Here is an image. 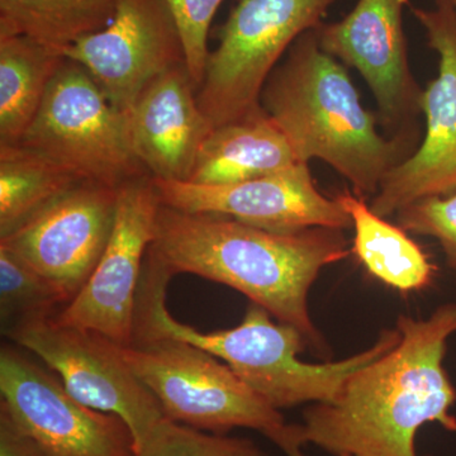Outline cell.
I'll return each mask as SVG.
<instances>
[{
    "mask_svg": "<svg viewBox=\"0 0 456 456\" xmlns=\"http://www.w3.org/2000/svg\"><path fill=\"white\" fill-rule=\"evenodd\" d=\"M338 0H237L209 53L198 104L212 127L260 107L269 75Z\"/></svg>",
    "mask_w": 456,
    "mask_h": 456,
    "instance_id": "7",
    "label": "cell"
},
{
    "mask_svg": "<svg viewBox=\"0 0 456 456\" xmlns=\"http://www.w3.org/2000/svg\"><path fill=\"white\" fill-rule=\"evenodd\" d=\"M452 4H454V7L456 9V0H452Z\"/></svg>",
    "mask_w": 456,
    "mask_h": 456,
    "instance_id": "28",
    "label": "cell"
},
{
    "mask_svg": "<svg viewBox=\"0 0 456 456\" xmlns=\"http://www.w3.org/2000/svg\"><path fill=\"white\" fill-rule=\"evenodd\" d=\"M395 216L398 226L406 232L436 239L448 265L456 272V191L446 196L422 198L399 209Z\"/></svg>",
    "mask_w": 456,
    "mask_h": 456,
    "instance_id": "25",
    "label": "cell"
},
{
    "mask_svg": "<svg viewBox=\"0 0 456 456\" xmlns=\"http://www.w3.org/2000/svg\"><path fill=\"white\" fill-rule=\"evenodd\" d=\"M173 275L147 253L137 293L134 342L173 338L212 354L270 406L283 408L335 401L342 387L360 368L388 353L401 340L395 330H384L367 350L340 362L310 364L298 359L308 345L298 329L274 322L272 314L251 303L244 320L231 330L200 332L180 323L167 311V288Z\"/></svg>",
    "mask_w": 456,
    "mask_h": 456,
    "instance_id": "4",
    "label": "cell"
},
{
    "mask_svg": "<svg viewBox=\"0 0 456 456\" xmlns=\"http://www.w3.org/2000/svg\"><path fill=\"white\" fill-rule=\"evenodd\" d=\"M336 200L349 213L355 231L351 253L373 277L401 292L422 290L432 283L436 269L406 231L378 216L365 198L350 191Z\"/></svg>",
    "mask_w": 456,
    "mask_h": 456,
    "instance_id": "18",
    "label": "cell"
},
{
    "mask_svg": "<svg viewBox=\"0 0 456 456\" xmlns=\"http://www.w3.org/2000/svg\"><path fill=\"white\" fill-rule=\"evenodd\" d=\"M3 335L59 374L77 401L122 419L134 450L167 419L158 399L123 359L121 346L103 335L62 325L53 316L20 323Z\"/></svg>",
    "mask_w": 456,
    "mask_h": 456,
    "instance_id": "8",
    "label": "cell"
},
{
    "mask_svg": "<svg viewBox=\"0 0 456 456\" xmlns=\"http://www.w3.org/2000/svg\"><path fill=\"white\" fill-rule=\"evenodd\" d=\"M0 456H45L3 408H0Z\"/></svg>",
    "mask_w": 456,
    "mask_h": 456,
    "instance_id": "26",
    "label": "cell"
},
{
    "mask_svg": "<svg viewBox=\"0 0 456 456\" xmlns=\"http://www.w3.org/2000/svg\"><path fill=\"white\" fill-rule=\"evenodd\" d=\"M116 5L117 0H0V37L23 36L61 53L106 28Z\"/></svg>",
    "mask_w": 456,
    "mask_h": 456,
    "instance_id": "20",
    "label": "cell"
},
{
    "mask_svg": "<svg viewBox=\"0 0 456 456\" xmlns=\"http://www.w3.org/2000/svg\"><path fill=\"white\" fill-rule=\"evenodd\" d=\"M134 456H263L253 441L197 430L164 419L134 450Z\"/></svg>",
    "mask_w": 456,
    "mask_h": 456,
    "instance_id": "23",
    "label": "cell"
},
{
    "mask_svg": "<svg viewBox=\"0 0 456 456\" xmlns=\"http://www.w3.org/2000/svg\"><path fill=\"white\" fill-rule=\"evenodd\" d=\"M64 59L31 38L0 37V145L22 139Z\"/></svg>",
    "mask_w": 456,
    "mask_h": 456,
    "instance_id": "19",
    "label": "cell"
},
{
    "mask_svg": "<svg viewBox=\"0 0 456 456\" xmlns=\"http://www.w3.org/2000/svg\"><path fill=\"white\" fill-rule=\"evenodd\" d=\"M118 189L80 182L0 239L69 302L97 268L114 227Z\"/></svg>",
    "mask_w": 456,
    "mask_h": 456,
    "instance_id": "13",
    "label": "cell"
},
{
    "mask_svg": "<svg viewBox=\"0 0 456 456\" xmlns=\"http://www.w3.org/2000/svg\"><path fill=\"white\" fill-rule=\"evenodd\" d=\"M18 143L82 182L118 189L150 175L132 145L130 114L113 107L88 71L66 57Z\"/></svg>",
    "mask_w": 456,
    "mask_h": 456,
    "instance_id": "6",
    "label": "cell"
},
{
    "mask_svg": "<svg viewBox=\"0 0 456 456\" xmlns=\"http://www.w3.org/2000/svg\"><path fill=\"white\" fill-rule=\"evenodd\" d=\"M302 163L289 140L263 108L213 128L188 182L231 184L272 175Z\"/></svg>",
    "mask_w": 456,
    "mask_h": 456,
    "instance_id": "17",
    "label": "cell"
},
{
    "mask_svg": "<svg viewBox=\"0 0 456 456\" xmlns=\"http://www.w3.org/2000/svg\"><path fill=\"white\" fill-rule=\"evenodd\" d=\"M0 408L45 456H134L122 419L86 406L60 378L11 346L0 351Z\"/></svg>",
    "mask_w": 456,
    "mask_h": 456,
    "instance_id": "9",
    "label": "cell"
},
{
    "mask_svg": "<svg viewBox=\"0 0 456 456\" xmlns=\"http://www.w3.org/2000/svg\"><path fill=\"white\" fill-rule=\"evenodd\" d=\"M121 354L167 419L213 434L251 428L284 452L302 449L298 425H288L281 411L212 354L173 338L134 342Z\"/></svg>",
    "mask_w": 456,
    "mask_h": 456,
    "instance_id": "5",
    "label": "cell"
},
{
    "mask_svg": "<svg viewBox=\"0 0 456 456\" xmlns=\"http://www.w3.org/2000/svg\"><path fill=\"white\" fill-rule=\"evenodd\" d=\"M287 456H307L303 454L302 449H294L290 450V452H285ZM426 456H434V455H426Z\"/></svg>",
    "mask_w": 456,
    "mask_h": 456,
    "instance_id": "27",
    "label": "cell"
},
{
    "mask_svg": "<svg viewBox=\"0 0 456 456\" xmlns=\"http://www.w3.org/2000/svg\"><path fill=\"white\" fill-rule=\"evenodd\" d=\"M224 0H165L184 46L185 66L200 89L208 60V35L213 17Z\"/></svg>",
    "mask_w": 456,
    "mask_h": 456,
    "instance_id": "24",
    "label": "cell"
},
{
    "mask_svg": "<svg viewBox=\"0 0 456 456\" xmlns=\"http://www.w3.org/2000/svg\"><path fill=\"white\" fill-rule=\"evenodd\" d=\"M161 204L179 211L224 216L250 226L294 232L312 227L345 230L349 213L323 196L307 163L272 175L231 184H196L154 179Z\"/></svg>",
    "mask_w": 456,
    "mask_h": 456,
    "instance_id": "15",
    "label": "cell"
},
{
    "mask_svg": "<svg viewBox=\"0 0 456 456\" xmlns=\"http://www.w3.org/2000/svg\"><path fill=\"white\" fill-rule=\"evenodd\" d=\"M130 127L134 152L152 178L188 182L213 127L185 64L146 86L130 112Z\"/></svg>",
    "mask_w": 456,
    "mask_h": 456,
    "instance_id": "16",
    "label": "cell"
},
{
    "mask_svg": "<svg viewBox=\"0 0 456 456\" xmlns=\"http://www.w3.org/2000/svg\"><path fill=\"white\" fill-rule=\"evenodd\" d=\"M65 294L26 263L20 255L0 244V320L4 334L20 323L53 317Z\"/></svg>",
    "mask_w": 456,
    "mask_h": 456,
    "instance_id": "22",
    "label": "cell"
},
{
    "mask_svg": "<svg viewBox=\"0 0 456 456\" xmlns=\"http://www.w3.org/2000/svg\"><path fill=\"white\" fill-rule=\"evenodd\" d=\"M397 330L398 344L351 375L335 401L303 412V445L334 456H419L416 435L425 424L456 432V389L444 367L456 303L425 320L399 314Z\"/></svg>",
    "mask_w": 456,
    "mask_h": 456,
    "instance_id": "1",
    "label": "cell"
},
{
    "mask_svg": "<svg viewBox=\"0 0 456 456\" xmlns=\"http://www.w3.org/2000/svg\"><path fill=\"white\" fill-rule=\"evenodd\" d=\"M411 12L439 55V74L419 102L426 118L421 146L387 174L369 204L383 218L422 198L456 191V9L452 0H435L434 8Z\"/></svg>",
    "mask_w": 456,
    "mask_h": 456,
    "instance_id": "11",
    "label": "cell"
},
{
    "mask_svg": "<svg viewBox=\"0 0 456 456\" xmlns=\"http://www.w3.org/2000/svg\"><path fill=\"white\" fill-rule=\"evenodd\" d=\"M407 0H359L338 22L317 27L323 51L359 71L373 93L384 127L412 137L422 92L408 64L403 9Z\"/></svg>",
    "mask_w": 456,
    "mask_h": 456,
    "instance_id": "14",
    "label": "cell"
},
{
    "mask_svg": "<svg viewBox=\"0 0 456 456\" xmlns=\"http://www.w3.org/2000/svg\"><path fill=\"white\" fill-rule=\"evenodd\" d=\"M160 206L151 175L118 188L106 250L79 293L53 316L57 322L98 332L119 346L134 344L137 293Z\"/></svg>",
    "mask_w": 456,
    "mask_h": 456,
    "instance_id": "10",
    "label": "cell"
},
{
    "mask_svg": "<svg viewBox=\"0 0 456 456\" xmlns=\"http://www.w3.org/2000/svg\"><path fill=\"white\" fill-rule=\"evenodd\" d=\"M149 253L173 277L188 273L233 288L322 350L308 294L322 269L346 259L351 250L338 228L275 232L161 204Z\"/></svg>",
    "mask_w": 456,
    "mask_h": 456,
    "instance_id": "2",
    "label": "cell"
},
{
    "mask_svg": "<svg viewBox=\"0 0 456 456\" xmlns=\"http://www.w3.org/2000/svg\"><path fill=\"white\" fill-rule=\"evenodd\" d=\"M80 182L28 147L0 145V239Z\"/></svg>",
    "mask_w": 456,
    "mask_h": 456,
    "instance_id": "21",
    "label": "cell"
},
{
    "mask_svg": "<svg viewBox=\"0 0 456 456\" xmlns=\"http://www.w3.org/2000/svg\"><path fill=\"white\" fill-rule=\"evenodd\" d=\"M61 53L82 65L110 104L127 114L150 83L185 64L182 37L165 0H117L106 28Z\"/></svg>",
    "mask_w": 456,
    "mask_h": 456,
    "instance_id": "12",
    "label": "cell"
},
{
    "mask_svg": "<svg viewBox=\"0 0 456 456\" xmlns=\"http://www.w3.org/2000/svg\"><path fill=\"white\" fill-rule=\"evenodd\" d=\"M314 29L294 42L269 75L260 106L299 161L322 160L367 200L393 167L410 158L413 140L379 134L377 117L362 106L345 66L320 46Z\"/></svg>",
    "mask_w": 456,
    "mask_h": 456,
    "instance_id": "3",
    "label": "cell"
}]
</instances>
